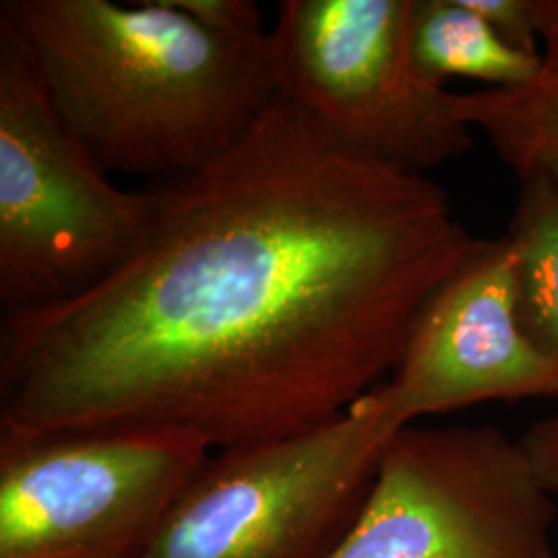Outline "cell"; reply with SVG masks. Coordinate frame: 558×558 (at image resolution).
<instances>
[{
    "instance_id": "obj_4",
    "label": "cell",
    "mask_w": 558,
    "mask_h": 558,
    "mask_svg": "<svg viewBox=\"0 0 558 558\" xmlns=\"http://www.w3.org/2000/svg\"><path fill=\"white\" fill-rule=\"evenodd\" d=\"M403 426L377 387L317 428L214 451L141 558L331 557Z\"/></svg>"
},
{
    "instance_id": "obj_3",
    "label": "cell",
    "mask_w": 558,
    "mask_h": 558,
    "mask_svg": "<svg viewBox=\"0 0 558 558\" xmlns=\"http://www.w3.org/2000/svg\"><path fill=\"white\" fill-rule=\"evenodd\" d=\"M156 189L126 191L69 126L0 15V302L7 315L77 299L147 230Z\"/></svg>"
},
{
    "instance_id": "obj_1",
    "label": "cell",
    "mask_w": 558,
    "mask_h": 558,
    "mask_svg": "<svg viewBox=\"0 0 558 558\" xmlns=\"http://www.w3.org/2000/svg\"><path fill=\"white\" fill-rule=\"evenodd\" d=\"M474 242L439 184L278 96L156 189L112 276L4 317L0 428H168L211 451L317 428L393 373Z\"/></svg>"
},
{
    "instance_id": "obj_6",
    "label": "cell",
    "mask_w": 558,
    "mask_h": 558,
    "mask_svg": "<svg viewBox=\"0 0 558 558\" xmlns=\"http://www.w3.org/2000/svg\"><path fill=\"white\" fill-rule=\"evenodd\" d=\"M211 453L168 428H0V558H141Z\"/></svg>"
},
{
    "instance_id": "obj_9",
    "label": "cell",
    "mask_w": 558,
    "mask_h": 558,
    "mask_svg": "<svg viewBox=\"0 0 558 558\" xmlns=\"http://www.w3.org/2000/svg\"><path fill=\"white\" fill-rule=\"evenodd\" d=\"M542 71L513 89L456 94L459 119L480 131L518 180H558V0H536Z\"/></svg>"
},
{
    "instance_id": "obj_10",
    "label": "cell",
    "mask_w": 558,
    "mask_h": 558,
    "mask_svg": "<svg viewBox=\"0 0 558 558\" xmlns=\"http://www.w3.org/2000/svg\"><path fill=\"white\" fill-rule=\"evenodd\" d=\"M410 54L420 77L442 87L458 77L513 89L542 71V54L502 40L470 0H412Z\"/></svg>"
},
{
    "instance_id": "obj_12",
    "label": "cell",
    "mask_w": 558,
    "mask_h": 558,
    "mask_svg": "<svg viewBox=\"0 0 558 558\" xmlns=\"http://www.w3.org/2000/svg\"><path fill=\"white\" fill-rule=\"evenodd\" d=\"M502 40L525 54H542L536 0H470Z\"/></svg>"
},
{
    "instance_id": "obj_11",
    "label": "cell",
    "mask_w": 558,
    "mask_h": 558,
    "mask_svg": "<svg viewBox=\"0 0 558 558\" xmlns=\"http://www.w3.org/2000/svg\"><path fill=\"white\" fill-rule=\"evenodd\" d=\"M505 239L513 253L519 327L558 364V180H519Z\"/></svg>"
},
{
    "instance_id": "obj_7",
    "label": "cell",
    "mask_w": 558,
    "mask_h": 558,
    "mask_svg": "<svg viewBox=\"0 0 558 558\" xmlns=\"http://www.w3.org/2000/svg\"><path fill=\"white\" fill-rule=\"evenodd\" d=\"M555 495L497 426L408 424L329 558H557Z\"/></svg>"
},
{
    "instance_id": "obj_13",
    "label": "cell",
    "mask_w": 558,
    "mask_h": 558,
    "mask_svg": "<svg viewBox=\"0 0 558 558\" xmlns=\"http://www.w3.org/2000/svg\"><path fill=\"white\" fill-rule=\"evenodd\" d=\"M519 440L546 488L558 497V414L539 420Z\"/></svg>"
},
{
    "instance_id": "obj_8",
    "label": "cell",
    "mask_w": 558,
    "mask_h": 558,
    "mask_svg": "<svg viewBox=\"0 0 558 558\" xmlns=\"http://www.w3.org/2000/svg\"><path fill=\"white\" fill-rule=\"evenodd\" d=\"M379 389L408 424L484 401L558 398L557 362L519 327L505 236L476 239L422 308Z\"/></svg>"
},
{
    "instance_id": "obj_2",
    "label": "cell",
    "mask_w": 558,
    "mask_h": 558,
    "mask_svg": "<svg viewBox=\"0 0 558 558\" xmlns=\"http://www.w3.org/2000/svg\"><path fill=\"white\" fill-rule=\"evenodd\" d=\"M0 15L108 172H195L278 98L271 29L223 32L177 0H4Z\"/></svg>"
},
{
    "instance_id": "obj_5",
    "label": "cell",
    "mask_w": 558,
    "mask_h": 558,
    "mask_svg": "<svg viewBox=\"0 0 558 558\" xmlns=\"http://www.w3.org/2000/svg\"><path fill=\"white\" fill-rule=\"evenodd\" d=\"M412 0H286L271 27L278 96L343 145L424 174L474 147L456 94L410 54Z\"/></svg>"
}]
</instances>
